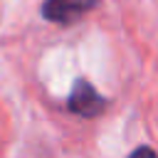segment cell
<instances>
[{"label": "cell", "instance_id": "6da1fadb", "mask_svg": "<svg viewBox=\"0 0 158 158\" xmlns=\"http://www.w3.org/2000/svg\"><path fill=\"white\" fill-rule=\"evenodd\" d=\"M69 111L84 118H96L104 109H106V99L86 81V79H77L72 91H69Z\"/></svg>", "mask_w": 158, "mask_h": 158}, {"label": "cell", "instance_id": "7a4b0ae2", "mask_svg": "<svg viewBox=\"0 0 158 158\" xmlns=\"http://www.w3.org/2000/svg\"><path fill=\"white\" fill-rule=\"evenodd\" d=\"M99 0H44L42 17L57 25H74L86 12H91Z\"/></svg>", "mask_w": 158, "mask_h": 158}, {"label": "cell", "instance_id": "3957f363", "mask_svg": "<svg viewBox=\"0 0 158 158\" xmlns=\"http://www.w3.org/2000/svg\"><path fill=\"white\" fill-rule=\"evenodd\" d=\"M131 158H158V153L153 148H148V146H141V148H136L131 153Z\"/></svg>", "mask_w": 158, "mask_h": 158}]
</instances>
